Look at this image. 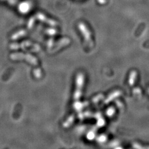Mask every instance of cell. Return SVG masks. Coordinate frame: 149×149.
Segmentation results:
<instances>
[{"label":"cell","instance_id":"7a4b0ae2","mask_svg":"<svg viewBox=\"0 0 149 149\" xmlns=\"http://www.w3.org/2000/svg\"><path fill=\"white\" fill-rule=\"evenodd\" d=\"M79 28L80 29V31L84 37L85 42L87 44V45L90 48L93 47V42L91 38V32H90L89 29H87L85 24L81 23L79 24Z\"/></svg>","mask_w":149,"mask_h":149},{"label":"cell","instance_id":"277c9868","mask_svg":"<svg viewBox=\"0 0 149 149\" xmlns=\"http://www.w3.org/2000/svg\"><path fill=\"white\" fill-rule=\"evenodd\" d=\"M20 10L22 12H25L28 11L29 9V6L28 3H23L20 6Z\"/></svg>","mask_w":149,"mask_h":149},{"label":"cell","instance_id":"6da1fadb","mask_svg":"<svg viewBox=\"0 0 149 149\" xmlns=\"http://www.w3.org/2000/svg\"><path fill=\"white\" fill-rule=\"evenodd\" d=\"M85 77L84 75L80 73L76 77V90L74 91V101H78L81 97L82 94V90L84 84Z\"/></svg>","mask_w":149,"mask_h":149},{"label":"cell","instance_id":"3957f363","mask_svg":"<svg viewBox=\"0 0 149 149\" xmlns=\"http://www.w3.org/2000/svg\"><path fill=\"white\" fill-rule=\"evenodd\" d=\"M136 75H137V72L135 71H133L131 72L129 76V84L130 85H133L134 82L136 80Z\"/></svg>","mask_w":149,"mask_h":149}]
</instances>
